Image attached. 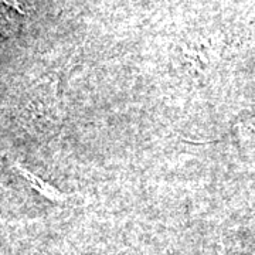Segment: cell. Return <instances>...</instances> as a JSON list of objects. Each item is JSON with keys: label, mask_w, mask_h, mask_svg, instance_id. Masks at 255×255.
Returning <instances> with one entry per match:
<instances>
[{"label": "cell", "mask_w": 255, "mask_h": 255, "mask_svg": "<svg viewBox=\"0 0 255 255\" xmlns=\"http://www.w3.org/2000/svg\"><path fill=\"white\" fill-rule=\"evenodd\" d=\"M17 121L30 135L54 136L63 125L57 82L43 80L31 85L18 100Z\"/></svg>", "instance_id": "cell-1"}, {"label": "cell", "mask_w": 255, "mask_h": 255, "mask_svg": "<svg viewBox=\"0 0 255 255\" xmlns=\"http://www.w3.org/2000/svg\"><path fill=\"white\" fill-rule=\"evenodd\" d=\"M13 169L16 170V173L27 183L28 186L37 191L41 197H44L46 200L55 203V204H63L65 201L68 200V194H65L63 191H60L55 186H53L51 183L46 182L43 177H40L38 174L34 172H31L30 169L24 167L23 164L20 163H13Z\"/></svg>", "instance_id": "cell-2"}]
</instances>
